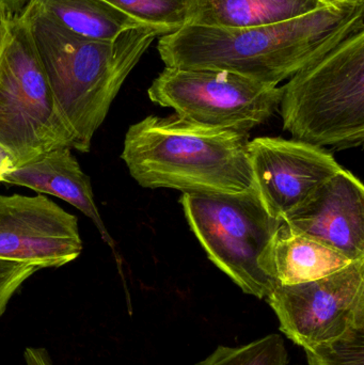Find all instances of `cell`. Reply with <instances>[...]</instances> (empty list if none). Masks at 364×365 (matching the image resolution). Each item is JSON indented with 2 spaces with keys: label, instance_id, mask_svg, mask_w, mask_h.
<instances>
[{
  "label": "cell",
  "instance_id": "cell-1",
  "mask_svg": "<svg viewBox=\"0 0 364 365\" xmlns=\"http://www.w3.org/2000/svg\"><path fill=\"white\" fill-rule=\"evenodd\" d=\"M364 1L343 0L288 21L247 28L184 25L160 36L167 68L222 70L278 86L364 29Z\"/></svg>",
  "mask_w": 364,
  "mask_h": 365
},
{
  "label": "cell",
  "instance_id": "cell-2",
  "mask_svg": "<svg viewBox=\"0 0 364 365\" xmlns=\"http://www.w3.org/2000/svg\"><path fill=\"white\" fill-rule=\"evenodd\" d=\"M23 14L58 108L74 135V149L88 153L122 86L160 32L140 26L113 41L90 40L31 4Z\"/></svg>",
  "mask_w": 364,
  "mask_h": 365
},
{
  "label": "cell",
  "instance_id": "cell-3",
  "mask_svg": "<svg viewBox=\"0 0 364 365\" xmlns=\"http://www.w3.org/2000/svg\"><path fill=\"white\" fill-rule=\"evenodd\" d=\"M248 134L209 128L177 115L132 124L121 158L145 188L236 195L256 190Z\"/></svg>",
  "mask_w": 364,
  "mask_h": 365
},
{
  "label": "cell",
  "instance_id": "cell-4",
  "mask_svg": "<svg viewBox=\"0 0 364 365\" xmlns=\"http://www.w3.org/2000/svg\"><path fill=\"white\" fill-rule=\"evenodd\" d=\"M284 128L318 147L355 149L364 141V29L308 63L282 87Z\"/></svg>",
  "mask_w": 364,
  "mask_h": 365
},
{
  "label": "cell",
  "instance_id": "cell-5",
  "mask_svg": "<svg viewBox=\"0 0 364 365\" xmlns=\"http://www.w3.org/2000/svg\"><path fill=\"white\" fill-rule=\"evenodd\" d=\"M190 230L216 267L244 293L266 299L276 282L269 272V251L284 221L265 210L256 190L236 195L183 193Z\"/></svg>",
  "mask_w": 364,
  "mask_h": 365
},
{
  "label": "cell",
  "instance_id": "cell-6",
  "mask_svg": "<svg viewBox=\"0 0 364 365\" xmlns=\"http://www.w3.org/2000/svg\"><path fill=\"white\" fill-rule=\"evenodd\" d=\"M0 145L16 167L53 150L75 147L24 14L11 19L0 55Z\"/></svg>",
  "mask_w": 364,
  "mask_h": 365
},
{
  "label": "cell",
  "instance_id": "cell-7",
  "mask_svg": "<svg viewBox=\"0 0 364 365\" xmlns=\"http://www.w3.org/2000/svg\"><path fill=\"white\" fill-rule=\"evenodd\" d=\"M154 104L188 121L248 134L279 108L282 87L222 70L165 68L147 89Z\"/></svg>",
  "mask_w": 364,
  "mask_h": 365
},
{
  "label": "cell",
  "instance_id": "cell-8",
  "mask_svg": "<svg viewBox=\"0 0 364 365\" xmlns=\"http://www.w3.org/2000/svg\"><path fill=\"white\" fill-rule=\"evenodd\" d=\"M265 300L282 334L303 349L339 338L364 324V259L318 280L277 284Z\"/></svg>",
  "mask_w": 364,
  "mask_h": 365
},
{
  "label": "cell",
  "instance_id": "cell-9",
  "mask_svg": "<svg viewBox=\"0 0 364 365\" xmlns=\"http://www.w3.org/2000/svg\"><path fill=\"white\" fill-rule=\"evenodd\" d=\"M256 193L273 218L286 221L342 170L333 153L296 139L258 137L248 143Z\"/></svg>",
  "mask_w": 364,
  "mask_h": 365
},
{
  "label": "cell",
  "instance_id": "cell-10",
  "mask_svg": "<svg viewBox=\"0 0 364 365\" xmlns=\"http://www.w3.org/2000/svg\"><path fill=\"white\" fill-rule=\"evenodd\" d=\"M78 219L44 195H0V259L58 268L83 252Z\"/></svg>",
  "mask_w": 364,
  "mask_h": 365
},
{
  "label": "cell",
  "instance_id": "cell-11",
  "mask_svg": "<svg viewBox=\"0 0 364 365\" xmlns=\"http://www.w3.org/2000/svg\"><path fill=\"white\" fill-rule=\"evenodd\" d=\"M297 233L313 238L354 261L364 259V187L342 169L284 221Z\"/></svg>",
  "mask_w": 364,
  "mask_h": 365
},
{
  "label": "cell",
  "instance_id": "cell-12",
  "mask_svg": "<svg viewBox=\"0 0 364 365\" xmlns=\"http://www.w3.org/2000/svg\"><path fill=\"white\" fill-rule=\"evenodd\" d=\"M4 182L68 202L94 223L102 240L115 250V242L98 212L90 178L80 168L71 148L53 150L33 162L16 167L6 175Z\"/></svg>",
  "mask_w": 364,
  "mask_h": 365
},
{
  "label": "cell",
  "instance_id": "cell-13",
  "mask_svg": "<svg viewBox=\"0 0 364 365\" xmlns=\"http://www.w3.org/2000/svg\"><path fill=\"white\" fill-rule=\"evenodd\" d=\"M354 259L282 222L269 251V272L276 284L318 280L354 263Z\"/></svg>",
  "mask_w": 364,
  "mask_h": 365
},
{
  "label": "cell",
  "instance_id": "cell-14",
  "mask_svg": "<svg viewBox=\"0 0 364 365\" xmlns=\"http://www.w3.org/2000/svg\"><path fill=\"white\" fill-rule=\"evenodd\" d=\"M328 6L323 0H189L186 25L247 28L288 21Z\"/></svg>",
  "mask_w": 364,
  "mask_h": 365
},
{
  "label": "cell",
  "instance_id": "cell-15",
  "mask_svg": "<svg viewBox=\"0 0 364 365\" xmlns=\"http://www.w3.org/2000/svg\"><path fill=\"white\" fill-rule=\"evenodd\" d=\"M68 31L90 40L113 41L132 28V17L103 0H30Z\"/></svg>",
  "mask_w": 364,
  "mask_h": 365
},
{
  "label": "cell",
  "instance_id": "cell-16",
  "mask_svg": "<svg viewBox=\"0 0 364 365\" xmlns=\"http://www.w3.org/2000/svg\"><path fill=\"white\" fill-rule=\"evenodd\" d=\"M160 36L177 31L188 21L189 0H103Z\"/></svg>",
  "mask_w": 364,
  "mask_h": 365
},
{
  "label": "cell",
  "instance_id": "cell-17",
  "mask_svg": "<svg viewBox=\"0 0 364 365\" xmlns=\"http://www.w3.org/2000/svg\"><path fill=\"white\" fill-rule=\"evenodd\" d=\"M197 365H288V351L284 338L271 334L241 346H218Z\"/></svg>",
  "mask_w": 364,
  "mask_h": 365
},
{
  "label": "cell",
  "instance_id": "cell-18",
  "mask_svg": "<svg viewBox=\"0 0 364 365\" xmlns=\"http://www.w3.org/2000/svg\"><path fill=\"white\" fill-rule=\"evenodd\" d=\"M303 351L309 365H364V324Z\"/></svg>",
  "mask_w": 364,
  "mask_h": 365
},
{
  "label": "cell",
  "instance_id": "cell-19",
  "mask_svg": "<svg viewBox=\"0 0 364 365\" xmlns=\"http://www.w3.org/2000/svg\"><path fill=\"white\" fill-rule=\"evenodd\" d=\"M40 269L36 264L0 259V317L21 285Z\"/></svg>",
  "mask_w": 364,
  "mask_h": 365
},
{
  "label": "cell",
  "instance_id": "cell-20",
  "mask_svg": "<svg viewBox=\"0 0 364 365\" xmlns=\"http://www.w3.org/2000/svg\"><path fill=\"white\" fill-rule=\"evenodd\" d=\"M26 365H53L51 356L45 349L27 347L24 351Z\"/></svg>",
  "mask_w": 364,
  "mask_h": 365
},
{
  "label": "cell",
  "instance_id": "cell-21",
  "mask_svg": "<svg viewBox=\"0 0 364 365\" xmlns=\"http://www.w3.org/2000/svg\"><path fill=\"white\" fill-rule=\"evenodd\" d=\"M30 0H0V12L10 19L19 17L23 14Z\"/></svg>",
  "mask_w": 364,
  "mask_h": 365
},
{
  "label": "cell",
  "instance_id": "cell-22",
  "mask_svg": "<svg viewBox=\"0 0 364 365\" xmlns=\"http://www.w3.org/2000/svg\"><path fill=\"white\" fill-rule=\"evenodd\" d=\"M15 168H16V163L14 158L0 145V182H4L6 175Z\"/></svg>",
  "mask_w": 364,
  "mask_h": 365
},
{
  "label": "cell",
  "instance_id": "cell-23",
  "mask_svg": "<svg viewBox=\"0 0 364 365\" xmlns=\"http://www.w3.org/2000/svg\"><path fill=\"white\" fill-rule=\"evenodd\" d=\"M10 17L6 16L4 13L0 12V55H1L2 49L6 44V36L9 34V28L11 23Z\"/></svg>",
  "mask_w": 364,
  "mask_h": 365
},
{
  "label": "cell",
  "instance_id": "cell-24",
  "mask_svg": "<svg viewBox=\"0 0 364 365\" xmlns=\"http://www.w3.org/2000/svg\"><path fill=\"white\" fill-rule=\"evenodd\" d=\"M326 4H338V2L343 1V0H323Z\"/></svg>",
  "mask_w": 364,
  "mask_h": 365
},
{
  "label": "cell",
  "instance_id": "cell-25",
  "mask_svg": "<svg viewBox=\"0 0 364 365\" xmlns=\"http://www.w3.org/2000/svg\"><path fill=\"white\" fill-rule=\"evenodd\" d=\"M359 1H364V0H359Z\"/></svg>",
  "mask_w": 364,
  "mask_h": 365
}]
</instances>
